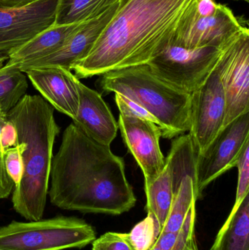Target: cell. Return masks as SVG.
<instances>
[{
	"label": "cell",
	"mask_w": 249,
	"mask_h": 250,
	"mask_svg": "<svg viewBox=\"0 0 249 250\" xmlns=\"http://www.w3.org/2000/svg\"><path fill=\"white\" fill-rule=\"evenodd\" d=\"M118 0H58L54 25L80 23L99 16Z\"/></svg>",
	"instance_id": "20"
},
{
	"label": "cell",
	"mask_w": 249,
	"mask_h": 250,
	"mask_svg": "<svg viewBox=\"0 0 249 250\" xmlns=\"http://www.w3.org/2000/svg\"><path fill=\"white\" fill-rule=\"evenodd\" d=\"M50 179V201L61 209L118 216L137 201L123 158L73 123L53 157Z\"/></svg>",
	"instance_id": "1"
},
{
	"label": "cell",
	"mask_w": 249,
	"mask_h": 250,
	"mask_svg": "<svg viewBox=\"0 0 249 250\" xmlns=\"http://www.w3.org/2000/svg\"><path fill=\"white\" fill-rule=\"evenodd\" d=\"M236 167H238V178L235 204L230 214H229V217H228L219 231H222L226 229L231 219L238 211V208L245 199L246 197L249 194V144H247L244 151L241 153Z\"/></svg>",
	"instance_id": "25"
},
{
	"label": "cell",
	"mask_w": 249,
	"mask_h": 250,
	"mask_svg": "<svg viewBox=\"0 0 249 250\" xmlns=\"http://www.w3.org/2000/svg\"><path fill=\"white\" fill-rule=\"evenodd\" d=\"M115 103L118 106L119 113L129 114V115L134 116L140 117L144 120H149L152 123L158 125L156 119L143 107L140 106L136 103L133 102L131 100L126 97L122 96L119 94H115Z\"/></svg>",
	"instance_id": "28"
},
{
	"label": "cell",
	"mask_w": 249,
	"mask_h": 250,
	"mask_svg": "<svg viewBox=\"0 0 249 250\" xmlns=\"http://www.w3.org/2000/svg\"><path fill=\"white\" fill-rule=\"evenodd\" d=\"M210 250H249V194Z\"/></svg>",
	"instance_id": "18"
},
{
	"label": "cell",
	"mask_w": 249,
	"mask_h": 250,
	"mask_svg": "<svg viewBox=\"0 0 249 250\" xmlns=\"http://www.w3.org/2000/svg\"><path fill=\"white\" fill-rule=\"evenodd\" d=\"M222 48H188L171 43L147 64L158 77L191 94L206 82L217 62Z\"/></svg>",
	"instance_id": "6"
},
{
	"label": "cell",
	"mask_w": 249,
	"mask_h": 250,
	"mask_svg": "<svg viewBox=\"0 0 249 250\" xmlns=\"http://www.w3.org/2000/svg\"><path fill=\"white\" fill-rule=\"evenodd\" d=\"M150 250H162L160 249V248H159V247L156 246V245H154V246L153 247V248H152Z\"/></svg>",
	"instance_id": "34"
},
{
	"label": "cell",
	"mask_w": 249,
	"mask_h": 250,
	"mask_svg": "<svg viewBox=\"0 0 249 250\" xmlns=\"http://www.w3.org/2000/svg\"><path fill=\"white\" fill-rule=\"evenodd\" d=\"M145 192L147 214H152L162 229L174 195L172 174L167 163L161 174L151 183L145 185Z\"/></svg>",
	"instance_id": "17"
},
{
	"label": "cell",
	"mask_w": 249,
	"mask_h": 250,
	"mask_svg": "<svg viewBox=\"0 0 249 250\" xmlns=\"http://www.w3.org/2000/svg\"><path fill=\"white\" fill-rule=\"evenodd\" d=\"M14 188V183L6 170L4 153L0 148V200L8 198Z\"/></svg>",
	"instance_id": "29"
},
{
	"label": "cell",
	"mask_w": 249,
	"mask_h": 250,
	"mask_svg": "<svg viewBox=\"0 0 249 250\" xmlns=\"http://www.w3.org/2000/svg\"><path fill=\"white\" fill-rule=\"evenodd\" d=\"M217 63V62H216ZM225 93L216 64L206 82L191 93L189 135L196 155H201L223 128Z\"/></svg>",
	"instance_id": "9"
},
{
	"label": "cell",
	"mask_w": 249,
	"mask_h": 250,
	"mask_svg": "<svg viewBox=\"0 0 249 250\" xmlns=\"http://www.w3.org/2000/svg\"><path fill=\"white\" fill-rule=\"evenodd\" d=\"M96 239L95 228L77 217L13 221L0 228V248L8 250L82 249Z\"/></svg>",
	"instance_id": "5"
},
{
	"label": "cell",
	"mask_w": 249,
	"mask_h": 250,
	"mask_svg": "<svg viewBox=\"0 0 249 250\" xmlns=\"http://www.w3.org/2000/svg\"><path fill=\"white\" fill-rule=\"evenodd\" d=\"M1 150L4 153L7 148L16 146L18 144L17 132L11 122L6 120L2 125L0 136Z\"/></svg>",
	"instance_id": "30"
},
{
	"label": "cell",
	"mask_w": 249,
	"mask_h": 250,
	"mask_svg": "<svg viewBox=\"0 0 249 250\" xmlns=\"http://www.w3.org/2000/svg\"><path fill=\"white\" fill-rule=\"evenodd\" d=\"M241 1H246V2H249V0H241Z\"/></svg>",
	"instance_id": "35"
},
{
	"label": "cell",
	"mask_w": 249,
	"mask_h": 250,
	"mask_svg": "<svg viewBox=\"0 0 249 250\" xmlns=\"http://www.w3.org/2000/svg\"><path fill=\"white\" fill-rule=\"evenodd\" d=\"M185 250H199L198 248H197V242L192 244V245L189 246Z\"/></svg>",
	"instance_id": "32"
},
{
	"label": "cell",
	"mask_w": 249,
	"mask_h": 250,
	"mask_svg": "<svg viewBox=\"0 0 249 250\" xmlns=\"http://www.w3.org/2000/svg\"><path fill=\"white\" fill-rule=\"evenodd\" d=\"M196 1L181 19L172 43L188 48H222L244 29L227 6L219 4L213 14L202 16L194 8Z\"/></svg>",
	"instance_id": "10"
},
{
	"label": "cell",
	"mask_w": 249,
	"mask_h": 250,
	"mask_svg": "<svg viewBox=\"0 0 249 250\" xmlns=\"http://www.w3.org/2000/svg\"><path fill=\"white\" fill-rule=\"evenodd\" d=\"M58 0H39L26 7H0V59L10 56L54 24Z\"/></svg>",
	"instance_id": "11"
},
{
	"label": "cell",
	"mask_w": 249,
	"mask_h": 250,
	"mask_svg": "<svg viewBox=\"0 0 249 250\" xmlns=\"http://www.w3.org/2000/svg\"><path fill=\"white\" fill-rule=\"evenodd\" d=\"M27 79L16 66L4 64L0 68V109L7 114L26 95Z\"/></svg>",
	"instance_id": "22"
},
{
	"label": "cell",
	"mask_w": 249,
	"mask_h": 250,
	"mask_svg": "<svg viewBox=\"0 0 249 250\" xmlns=\"http://www.w3.org/2000/svg\"><path fill=\"white\" fill-rule=\"evenodd\" d=\"M196 222V204L192 207L187 220L181 229L173 233L159 234L155 245L162 250H185L196 242L194 227Z\"/></svg>",
	"instance_id": "23"
},
{
	"label": "cell",
	"mask_w": 249,
	"mask_h": 250,
	"mask_svg": "<svg viewBox=\"0 0 249 250\" xmlns=\"http://www.w3.org/2000/svg\"><path fill=\"white\" fill-rule=\"evenodd\" d=\"M7 120L16 127L18 142L23 144V174L13 189V208L28 221H37L45 211L53 148L60 127L54 108L39 95H25L7 113Z\"/></svg>",
	"instance_id": "3"
},
{
	"label": "cell",
	"mask_w": 249,
	"mask_h": 250,
	"mask_svg": "<svg viewBox=\"0 0 249 250\" xmlns=\"http://www.w3.org/2000/svg\"><path fill=\"white\" fill-rule=\"evenodd\" d=\"M0 111H1V109H0Z\"/></svg>",
	"instance_id": "37"
},
{
	"label": "cell",
	"mask_w": 249,
	"mask_h": 250,
	"mask_svg": "<svg viewBox=\"0 0 249 250\" xmlns=\"http://www.w3.org/2000/svg\"><path fill=\"white\" fill-rule=\"evenodd\" d=\"M196 0H119L92 50L73 64L77 79L149 63L172 43Z\"/></svg>",
	"instance_id": "2"
},
{
	"label": "cell",
	"mask_w": 249,
	"mask_h": 250,
	"mask_svg": "<svg viewBox=\"0 0 249 250\" xmlns=\"http://www.w3.org/2000/svg\"><path fill=\"white\" fill-rule=\"evenodd\" d=\"M23 148V144L18 142L16 146L7 148L4 153L6 170L13 180L15 187L19 185L23 174V162L21 157Z\"/></svg>",
	"instance_id": "27"
},
{
	"label": "cell",
	"mask_w": 249,
	"mask_h": 250,
	"mask_svg": "<svg viewBox=\"0 0 249 250\" xmlns=\"http://www.w3.org/2000/svg\"><path fill=\"white\" fill-rule=\"evenodd\" d=\"M118 125L125 145L143 171L145 185L151 183L166 164L159 146L160 127L149 120L124 113H119Z\"/></svg>",
	"instance_id": "12"
},
{
	"label": "cell",
	"mask_w": 249,
	"mask_h": 250,
	"mask_svg": "<svg viewBox=\"0 0 249 250\" xmlns=\"http://www.w3.org/2000/svg\"><path fill=\"white\" fill-rule=\"evenodd\" d=\"M79 106L73 123L90 138L104 145L111 146L117 135L118 123L102 95L76 80Z\"/></svg>",
	"instance_id": "15"
},
{
	"label": "cell",
	"mask_w": 249,
	"mask_h": 250,
	"mask_svg": "<svg viewBox=\"0 0 249 250\" xmlns=\"http://www.w3.org/2000/svg\"><path fill=\"white\" fill-rule=\"evenodd\" d=\"M119 0L96 17L81 22L76 32L58 51L33 62L17 67L24 73L29 69L60 67L71 71L73 64L86 57L116 11Z\"/></svg>",
	"instance_id": "13"
},
{
	"label": "cell",
	"mask_w": 249,
	"mask_h": 250,
	"mask_svg": "<svg viewBox=\"0 0 249 250\" xmlns=\"http://www.w3.org/2000/svg\"><path fill=\"white\" fill-rule=\"evenodd\" d=\"M197 201L192 179L187 176L174 193L169 213L160 233H173L181 229Z\"/></svg>",
	"instance_id": "21"
},
{
	"label": "cell",
	"mask_w": 249,
	"mask_h": 250,
	"mask_svg": "<svg viewBox=\"0 0 249 250\" xmlns=\"http://www.w3.org/2000/svg\"><path fill=\"white\" fill-rule=\"evenodd\" d=\"M165 160L172 174L174 193L187 176H190L194 184L197 155L189 134L179 135L173 140L171 151Z\"/></svg>",
	"instance_id": "19"
},
{
	"label": "cell",
	"mask_w": 249,
	"mask_h": 250,
	"mask_svg": "<svg viewBox=\"0 0 249 250\" xmlns=\"http://www.w3.org/2000/svg\"><path fill=\"white\" fill-rule=\"evenodd\" d=\"M216 64L226 104L224 128L243 114L249 112L248 28L244 27L222 48Z\"/></svg>",
	"instance_id": "8"
},
{
	"label": "cell",
	"mask_w": 249,
	"mask_h": 250,
	"mask_svg": "<svg viewBox=\"0 0 249 250\" xmlns=\"http://www.w3.org/2000/svg\"><path fill=\"white\" fill-rule=\"evenodd\" d=\"M92 250H134L127 233L107 232L92 242Z\"/></svg>",
	"instance_id": "26"
},
{
	"label": "cell",
	"mask_w": 249,
	"mask_h": 250,
	"mask_svg": "<svg viewBox=\"0 0 249 250\" xmlns=\"http://www.w3.org/2000/svg\"><path fill=\"white\" fill-rule=\"evenodd\" d=\"M6 60H2V59H0V68L3 67L4 65V63L5 62Z\"/></svg>",
	"instance_id": "33"
},
{
	"label": "cell",
	"mask_w": 249,
	"mask_h": 250,
	"mask_svg": "<svg viewBox=\"0 0 249 250\" xmlns=\"http://www.w3.org/2000/svg\"><path fill=\"white\" fill-rule=\"evenodd\" d=\"M0 250H8L2 249V248H0Z\"/></svg>",
	"instance_id": "36"
},
{
	"label": "cell",
	"mask_w": 249,
	"mask_h": 250,
	"mask_svg": "<svg viewBox=\"0 0 249 250\" xmlns=\"http://www.w3.org/2000/svg\"><path fill=\"white\" fill-rule=\"evenodd\" d=\"M98 84L103 92L119 94L149 111L163 138H176L190 130L191 94L158 77L147 64L104 73Z\"/></svg>",
	"instance_id": "4"
},
{
	"label": "cell",
	"mask_w": 249,
	"mask_h": 250,
	"mask_svg": "<svg viewBox=\"0 0 249 250\" xmlns=\"http://www.w3.org/2000/svg\"><path fill=\"white\" fill-rule=\"evenodd\" d=\"M161 230L160 226L155 217L147 214L144 220L127 233V236L134 250H150L156 244Z\"/></svg>",
	"instance_id": "24"
},
{
	"label": "cell",
	"mask_w": 249,
	"mask_h": 250,
	"mask_svg": "<svg viewBox=\"0 0 249 250\" xmlns=\"http://www.w3.org/2000/svg\"><path fill=\"white\" fill-rule=\"evenodd\" d=\"M39 0H0V7L7 8H20L26 7Z\"/></svg>",
	"instance_id": "31"
},
{
	"label": "cell",
	"mask_w": 249,
	"mask_h": 250,
	"mask_svg": "<svg viewBox=\"0 0 249 250\" xmlns=\"http://www.w3.org/2000/svg\"><path fill=\"white\" fill-rule=\"evenodd\" d=\"M249 144V112L224 127L201 155L196 160L194 187L197 200L204 189L232 167H236L247 144Z\"/></svg>",
	"instance_id": "7"
},
{
	"label": "cell",
	"mask_w": 249,
	"mask_h": 250,
	"mask_svg": "<svg viewBox=\"0 0 249 250\" xmlns=\"http://www.w3.org/2000/svg\"><path fill=\"white\" fill-rule=\"evenodd\" d=\"M34 87L57 111L74 120L79 106L77 78L60 67H42L24 72Z\"/></svg>",
	"instance_id": "14"
},
{
	"label": "cell",
	"mask_w": 249,
	"mask_h": 250,
	"mask_svg": "<svg viewBox=\"0 0 249 250\" xmlns=\"http://www.w3.org/2000/svg\"><path fill=\"white\" fill-rule=\"evenodd\" d=\"M80 23L52 25L14 51L7 64L19 67L54 54L67 42Z\"/></svg>",
	"instance_id": "16"
}]
</instances>
